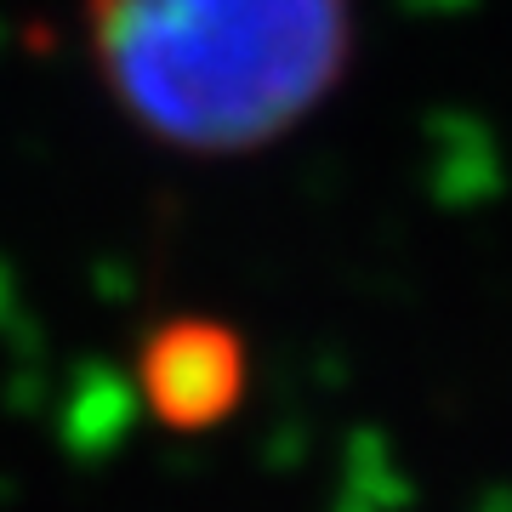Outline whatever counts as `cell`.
Returning a JSON list of instances; mask_svg holds the SVG:
<instances>
[{"mask_svg":"<svg viewBox=\"0 0 512 512\" xmlns=\"http://www.w3.org/2000/svg\"><path fill=\"white\" fill-rule=\"evenodd\" d=\"M86 40L137 131L183 154H251L348 74L353 0H86Z\"/></svg>","mask_w":512,"mask_h":512,"instance_id":"obj_1","label":"cell"},{"mask_svg":"<svg viewBox=\"0 0 512 512\" xmlns=\"http://www.w3.org/2000/svg\"><path fill=\"white\" fill-rule=\"evenodd\" d=\"M137 382L165 427L205 433L245 399V342L222 319H165L143 342Z\"/></svg>","mask_w":512,"mask_h":512,"instance_id":"obj_2","label":"cell"}]
</instances>
